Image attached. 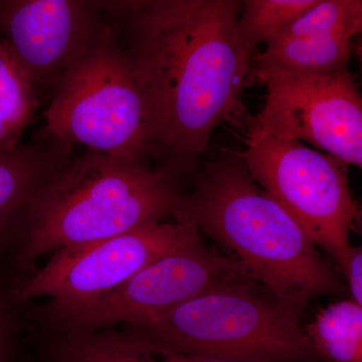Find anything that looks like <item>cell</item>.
<instances>
[{"label": "cell", "instance_id": "7", "mask_svg": "<svg viewBox=\"0 0 362 362\" xmlns=\"http://www.w3.org/2000/svg\"><path fill=\"white\" fill-rule=\"evenodd\" d=\"M199 240L201 232L194 223L175 220L59 250L14 289V301L49 297L47 309L56 318L115 291L156 259Z\"/></svg>", "mask_w": 362, "mask_h": 362}, {"label": "cell", "instance_id": "17", "mask_svg": "<svg viewBox=\"0 0 362 362\" xmlns=\"http://www.w3.org/2000/svg\"><path fill=\"white\" fill-rule=\"evenodd\" d=\"M354 0H316L271 42L337 33H347L354 39Z\"/></svg>", "mask_w": 362, "mask_h": 362}, {"label": "cell", "instance_id": "6", "mask_svg": "<svg viewBox=\"0 0 362 362\" xmlns=\"http://www.w3.org/2000/svg\"><path fill=\"white\" fill-rule=\"evenodd\" d=\"M238 152L250 175L303 228L342 273L351 254L350 233L362 216L352 197L349 165L307 146L249 125Z\"/></svg>", "mask_w": 362, "mask_h": 362}, {"label": "cell", "instance_id": "16", "mask_svg": "<svg viewBox=\"0 0 362 362\" xmlns=\"http://www.w3.org/2000/svg\"><path fill=\"white\" fill-rule=\"evenodd\" d=\"M316 0H246L242 1L237 30L240 45L254 58L257 47L276 39Z\"/></svg>", "mask_w": 362, "mask_h": 362}, {"label": "cell", "instance_id": "20", "mask_svg": "<svg viewBox=\"0 0 362 362\" xmlns=\"http://www.w3.org/2000/svg\"><path fill=\"white\" fill-rule=\"evenodd\" d=\"M354 37L362 35V0H354Z\"/></svg>", "mask_w": 362, "mask_h": 362}, {"label": "cell", "instance_id": "13", "mask_svg": "<svg viewBox=\"0 0 362 362\" xmlns=\"http://www.w3.org/2000/svg\"><path fill=\"white\" fill-rule=\"evenodd\" d=\"M39 107L37 90L0 39V151L20 146L21 135Z\"/></svg>", "mask_w": 362, "mask_h": 362}, {"label": "cell", "instance_id": "21", "mask_svg": "<svg viewBox=\"0 0 362 362\" xmlns=\"http://www.w3.org/2000/svg\"><path fill=\"white\" fill-rule=\"evenodd\" d=\"M352 51H354V54H356L357 61H358L362 83V35L354 37V42H352Z\"/></svg>", "mask_w": 362, "mask_h": 362}, {"label": "cell", "instance_id": "3", "mask_svg": "<svg viewBox=\"0 0 362 362\" xmlns=\"http://www.w3.org/2000/svg\"><path fill=\"white\" fill-rule=\"evenodd\" d=\"M183 194L166 169L88 150L56 171L33 202L18 266L44 255L116 237L149 223L175 220Z\"/></svg>", "mask_w": 362, "mask_h": 362}, {"label": "cell", "instance_id": "4", "mask_svg": "<svg viewBox=\"0 0 362 362\" xmlns=\"http://www.w3.org/2000/svg\"><path fill=\"white\" fill-rule=\"evenodd\" d=\"M299 317L296 309L246 279L124 328L176 354L247 362H322Z\"/></svg>", "mask_w": 362, "mask_h": 362}, {"label": "cell", "instance_id": "15", "mask_svg": "<svg viewBox=\"0 0 362 362\" xmlns=\"http://www.w3.org/2000/svg\"><path fill=\"white\" fill-rule=\"evenodd\" d=\"M74 362H247L176 354L154 346L132 331L106 329L78 343Z\"/></svg>", "mask_w": 362, "mask_h": 362}, {"label": "cell", "instance_id": "18", "mask_svg": "<svg viewBox=\"0 0 362 362\" xmlns=\"http://www.w3.org/2000/svg\"><path fill=\"white\" fill-rule=\"evenodd\" d=\"M343 274L349 281L354 301L362 307V247L352 249Z\"/></svg>", "mask_w": 362, "mask_h": 362}, {"label": "cell", "instance_id": "11", "mask_svg": "<svg viewBox=\"0 0 362 362\" xmlns=\"http://www.w3.org/2000/svg\"><path fill=\"white\" fill-rule=\"evenodd\" d=\"M54 160L39 145L0 151V243L25 233L33 202L54 175Z\"/></svg>", "mask_w": 362, "mask_h": 362}, {"label": "cell", "instance_id": "10", "mask_svg": "<svg viewBox=\"0 0 362 362\" xmlns=\"http://www.w3.org/2000/svg\"><path fill=\"white\" fill-rule=\"evenodd\" d=\"M101 2L0 0V35L35 88L64 74L104 32Z\"/></svg>", "mask_w": 362, "mask_h": 362}, {"label": "cell", "instance_id": "9", "mask_svg": "<svg viewBox=\"0 0 362 362\" xmlns=\"http://www.w3.org/2000/svg\"><path fill=\"white\" fill-rule=\"evenodd\" d=\"M252 279L232 257L202 240L156 259L115 291L56 317L77 334L133 325L220 286Z\"/></svg>", "mask_w": 362, "mask_h": 362}, {"label": "cell", "instance_id": "8", "mask_svg": "<svg viewBox=\"0 0 362 362\" xmlns=\"http://www.w3.org/2000/svg\"><path fill=\"white\" fill-rule=\"evenodd\" d=\"M265 103L250 125L310 144L362 170V96L349 66L315 76H255Z\"/></svg>", "mask_w": 362, "mask_h": 362}, {"label": "cell", "instance_id": "1", "mask_svg": "<svg viewBox=\"0 0 362 362\" xmlns=\"http://www.w3.org/2000/svg\"><path fill=\"white\" fill-rule=\"evenodd\" d=\"M128 23L125 49L148 104L153 152L166 170L192 168L214 130L240 117L252 58L238 35L242 1L102 2Z\"/></svg>", "mask_w": 362, "mask_h": 362}, {"label": "cell", "instance_id": "12", "mask_svg": "<svg viewBox=\"0 0 362 362\" xmlns=\"http://www.w3.org/2000/svg\"><path fill=\"white\" fill-rule=\"evenodd\" d=\"M354 37L347 33L322 37L274 40L255 54L254 75L285 74L294 76L325 75L349 66Z\"/></svg>", "mask_w": 362, "mask_h": 362}, {"label": "cell", "instance_id": "5", "mask_svg": "<svg viewBox=\"0 0 362 362\" xmlns=\"http://www.w3.org/2000/svg\"><path fill=\"white\" fill-rule=\"evenodd\" d=\"M45 131L59 141L130 161L143 163L153 152L146 98L110 26L59 81Z\"/></svg>", "mask_w": 362, "mask_h": 362}, {"label": "cell", "instance_id": "14", "mask_svg": "<svg viewBox=\"0 0 362 362\" xmlns=\"http://www.w3.org/2000/svg\"><path fill=\"white\" fill-rule=\"evenodd\" d=\"M322 362H362V307L352 300L328 305L305 327Z\"/></svg>", "mask_w": 362, "mask_h": 362}, {"label": "cell", "instance_id": "2", "mask_svg": "<svg viewBox=\"0 0 362 362\" xmlns=\"http://www.w3.org/2000/svg\"><path fill=\"white\" fill-rule=\"evenodd\" d=\"M176 220L194 223L252 280L300 313L311 300L342 289L313 240L258 187L238 152L207 166L194 192L183 194Z\"/></svg>", "mask_w": 362, "mask_h": 362}, {"label": "cell", "instance_id": "19", "mask_svg": "<svg viewBox=\"0 0 362 362\" xmlns=\"http://www.w3.org/2000/svg\"><path fill=\"white\" fill-rule=\"evenodd\" d=\"M7 322L2 305L0 303V362H7L8 341H7Z\"/></svg>", "mask_w": 362, "mask_h": 362}]
</instances>
